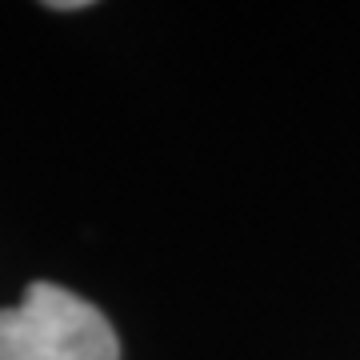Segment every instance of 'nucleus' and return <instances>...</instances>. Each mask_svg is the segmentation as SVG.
I'll use <instances>...</instances> for the list:
<instances>
[{
  "instance_id": "obj_2",
  "label": "nucleus",
  "mask_w": 360,
  "mask_h": 360,
  "mask_svg": "<svg viewBox=\"0 0 360 360\" xmlns=\"http://www.w3.org/2000/svg\"><path fill=\"white\" fill-rule=\"evenodd\" d=\"M49 8H56V13H77V8H89L84 0H52Z\"/></svg>"
},
{
  "instance_id": "obj_1",
  "label": "nucleus",
  "mask_w": 360,
  "mask_h": 360,
  "mask_svg": "<svg viewBox=\"0 0 360 360\" xmlns=\"http://www.w3.org/2000/svg\"><path fill=\"white\" fill-rule=\"evenodd\" d=\"M0 360H120V340L96 304L52 281H32L0 309Z\"/></svg>"
}]
</instances>
